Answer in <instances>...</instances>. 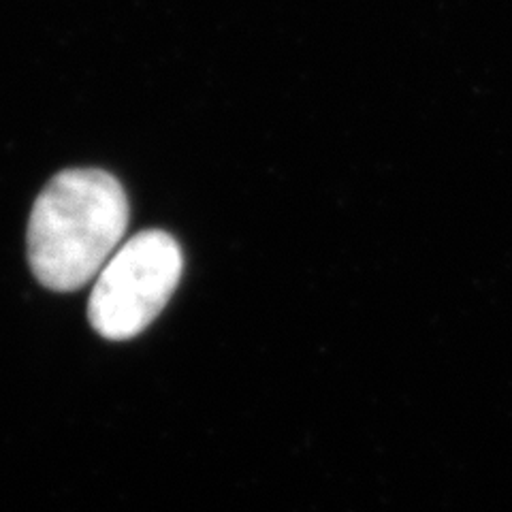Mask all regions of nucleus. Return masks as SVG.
Returning <instances> with one entry per match:
<instances>
[{
	"label": "nucleus",
	"mask_w": 512,
	"mask_h": 512,
	"mask_svg": "<svg viewBox=\"0 0 512 512\" xmlns=\"http://www.w3.org/2000/svg\"><path fill=\"white\" fill-rule=\"evenodd\" d=\"M128 227V199L114 175L67 169L47 184L28 224V261L52 291H77L101 274Z\"/></svg>",
	"instance_id": "obj_1"
},
{
	"label": "nucleus",
	"mask_w": 512,
	"mask_h": 512,
	"mask_svg": "<svg viewBox=\"0 0 512 512\" xmlns=\"http://www.w3.org/2000/svg\"><path fill=\"white\" fill-rule=\"evenodd\" d=\"M182 248L165 231L122 244L96 276L88 318L107 340H131L163 312L182 278Z\"/></svg>",
	"instance_id": "obj_2"
}]
</instances>
